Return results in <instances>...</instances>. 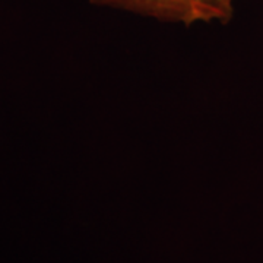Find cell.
I'll list each match as a JSON object with an SVG mask.
<instances>
[{
  "label": "cell",
  "instance_id": "obj_1",
  "mask_svg": "<svg viewBox=\"0 0 263 263\" xmlns=\"http://www.w3.org/2000/svg\"><path fill=\"white\" fill-rule=\"evenodd\" d=\"M238 0H89L95 6L123 10L167 24L193 27L196 24L227 25Z\"/></svg>",
  "mask_w": 263,
  "mask_h": 263
}]
</instances>
